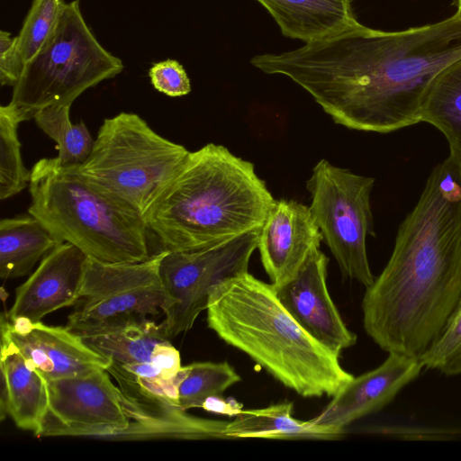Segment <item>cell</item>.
Here are the masks:
<instances>
[{"label":"cell","instance_id":"obj_1","mask_svg":"<svg viewBox=\"0 0 461 461\" xmlns=\"http://www.w3.org/2000/svg\"><path fill=\"white\" fill-rule=\"evenodd\" d=\"M461 59V16L400 32L358 22L303 46L256 55L251 64L304 89L337 124L389 133L420 121L425 94Z\"/></svg>","mask_w":461,"mask_h":461},{"label":"cell","instance_id":"obj_2","mask_svg":"<svg viewBox=\"0 0 461 461\" xmlns=\"http://www.w3.org/2000/svg\"><path fill=\"white\" fill-rule=\"evenodd\" d=\"M461 297V156L429 174L400 224L391 257L362 301L366 334L384 351L420 359Z\"/></svg>","mask_w":461,"mask_h":461},{"label":"cell","instance_id":"obj_3","mask_svg":"<svg viewBox=\"0 0 461 461\" xmlns=\"http://www.w3.org/2000/svg\"><path fill=\"white\" fill-rule=\"evenodd\" d=\"M275 201L251 162L208 143L189 152L144 220L160 251L196 250L260 230Z\"/></svg>","mask_w":461,"mask_h":461},{"label":"cell","instance_id":"obj_4","mask_svg":"<svg viewBox=\"0 0 461 461\" xmlns=\"http://www.w3.org/2000/svg\"><path fill=\"white\" fill-rule=\"evenodd\" d=\"M206 312L221 339L303 397H333L354 377L293 318L273 285L249 272L218 284Z\"/></svg>","mask_w":461,"mask_h":461},{"label":"cell","instance_id":"obj_5","mask_svg":"<svg viewBox=\"0 0 461 461\" xmlns=\"http://www.w3.org/2000/svg\"><path fill=\"white\" fill-rule=\"evenodd\" d=\"M28 212L59 241L106 263L139 262L152 253L144 217L56 158L31 169Z\"/></svg>","mask_w":461,"mask_h":461},{"label":"cell","instance_id":"obj_6","mask_svg":"<svg viewBox=\"0 0 461 461\" xmlns=\"http://www.w3.org/2000/svg\"><path fill=\"white\" fill-rule=\"evenodd\" d=\"M189 150L156 132L140 115L104 120L81 174L143 217L185 162Z\"/></svg>","mask_w":461,"mask_h":461},{"label":"cell","instance_id":"obj_7","mask_svg":"<svg viewBox=\"0 0 461 461\" xmlns=\"http://www.w3.org/2000/svg\"><path fill=\"white\" fill-rule=\"evenodd\" d=\"M122 70V61L97 41L74 0L67 3L41 50L24 64L10 104L21 122L29 121L45 107L71 105L86 90Z\"/></svg>","mask_w":461,"mask_h":461},{"label":"cell","instance_id":"obj_8","mask_svg":"<svg viewBox=\"0 0 461 461\" xmlns=\"http://www.w3.org/2000/svg\"><path fill=\"white\" fill-rule=\"evenodd\" d=\"M107 372L123 397L130 424L121 438H224L227 421L190 415L178 401V386L186 374L178 350L158 345L150 361L121 364L111 361Z\"/></svg>","mask_w":461,"mask_h":461},{"label":"cell","instance_id":"obj_9","mask_svg":"<svg viewBox=\"0 0 461 461\" xmlns=\"http://www.w3.org/2000/svg\"><path fill=\"white\" fill-rule=\"evenodd\" d=\"M375 178L321 159L306 182L312 218L342 274L366 288L375 277L366 252L367 236H375L371 193Z\"/></svg>","mask_w":461,"mask_h":461},{"label":"cell","instance_id":"obj_10","mask_svg":"<svg viewBox=\"0 0 461 461\" xmlns=\"http://www.w3.org/2000/svg\"><path fill=\"white\" fill-rule=\"evenodd\" d=\"M166 251L139 262L86 258L79 296L66 327L72 332L163 312L167 298L159 266Z\"/></svg>","mask_w":461,"mask_h":461},{"label":"cell","instance_id":"obj_11","mask_svg":"<svg viewBox=\"0 0 461 461\" xmlns=\"http://www.w3.org/2000/svg\"><path fill=\"white\" fill-rule=\"evenodd\" d=\"M259 230L206 249L166 251L159 275L167 298L163 323L169 339L193 327L218 284L249 272Z\"/></svg>","mask_w":461,"mask_h":461},{"label":"cell","instance_id":"obj_12","mask_svg":"<svg viewBox=\"0 0 461 461\" xmlns=\"http://www.w3.org/2000/svg\"><path fill=\"white\" fill-rule=\"evenodd\" d=\"M47 383L49 411L36 437L109 438L129 427L122 394L106 369Z\"/></svg>","mask_w":461,"mask_h":461},{"label":"cell","instance_id":"obj_13","mask_svg":"<svg viewBox=\"0 0 461 461\" xmlns=\"http://www.w3.org/2000/svg\"><path fill=\"white\" fill-rule=\"evenodd\" d=\"M329 258L312 251L297 273L275 287L276 295L293 318L317 341L334 354L354 346L357 336L345 325L327 287Z\"/></svg>","mask_w":461,"mask_h":461},{"label":"cell","instance_id":"obj_14","mask_svg":"<svg viewBox=\"0 0 461 461\" xmlns=\"http://www.w3.org/2000/svg\"><path fill=\"white\" fill-rule=\"evenodd\" d=\"M1 332L34 366L47 382L107 369L111 360L95 352L65 327L25 318L1 317Z\"/></svg>","mask_w":461,"mask_h":461},{"label":"cell","instance_id":"obj_15","mask_svg":"<svg viewBox=\"0 0 461 461\" xmlns=\"http://www.w3.org/2000/svg\"><path fill=\"white\" fill-rule=\"evenodd\" d=\"M322 240L310 207L294 200H276L257 248L271 284L277 287L290 280Z\"/></svg>","mask_w":461,"mask_h":461},{"label":"cell","instance_id":"obj_16","mask_svg":"<svg viewBox=\"0 0 461 461\" xmlns=\"http://www.w3.org/2000/svg\"><path fill=\"white\" fill-rule=\"evenodd\" d=\"M423 366L420 359L390 352L375 369L353 377L311 420L318 425L345 429L351 422L379 411L407 384Z\"/></svg>","mask_w":461,"mask_h":461},{"label":"cell","instance_id":"obj_17","mask_svg":"<svg viewBox=\"0 0 461 461\" xmlns=\"http://www.w3.org/2000/svg\"><path fill=\"white\" fill-rule=\"evenodd\" d=\"M87 256L76 246L62 242L41 261L36 270L15 290L6 315L41 321L46 315L77 303Z\"/></svg>","mask_w":461,"mask_h":461},{"label":"cell","instance_id":"obj_18","mask_svg":"<svg viewBox=\"0 0 461 461\" xmlns=\"http://www.w3.org/2000/svg\"><path fill=\"white\" fill-rule=\"evenodd\" d=\"M0 418L34 435L49 411L48 383L34 366L1 332Z\"/></svg>","mask_w":461,"mask_h":461},{"label":"cell","instance_id":"obj_19","mask_svg":"<svg viewBox=\"0 0 461 461\" xmlns=\"http://www.w3.org/2000/svg\"><path fill=\"white\" fill-rule=\"evenodd\" d=\"M278 24L282 34L307 43L357 22L351 0H257Z\"/></svg>","mask_w":461,"mask_h":461},{"label":"cell","instance_id":"obj_20","mask_svg":"<svg viewBox=\"0 0 461 461\" xmlns=\"http://www.w3.org/2000/svg\"><path fill=\"white\" fill-rule=\"evenodd\" d=\"M76 334L95 352L121 364L150 361L156 348L169 341L164 323L148 318L113 322Z\"/></svg>","mask_w":461,"mask_h":461},{"label":"cell","instance_id":"obj_21","mask_svg":"<svg viewBox=\"0 0 461 461\" xmlns=\"http://www.w3.org/2000/svg\"><path fill=\"white\" fill-rule=\"evenodd\" d=\"M293 403L284 402L266 408L240 409L225 429L227 439H336L345 429L322 426L293 417Z\"/></svg>","mask_w":461,"mask_h":461},{"label":"cell","instance_id":"obj_22","mask_svg":"<svg viewBox=\"0 0 461 461\" xmlns=\"http://www.w3.org/2000/svg\"><path fill=\"white\" fill-rule=\"evenodd\" d=\"M59 241L33 215H21L0 221V276L18 278L31 273Z\"/></svg>","mask_w":461,"mask_h":461},{"label":"cell","instance_id":"obj_23","mask_svg":"<svg viewBox=\"0 0 461 461\" xmlns=\"http://www.w3.org/2000/svg\"><path fill=\"white\" fill-rule=\"evenodd\" d=\"M420 121L445 136L450 154L461 156V59L445 68L429 85Z\"/></svg>","mask_w":461,"mask_h":461},{"label":"cell","instance_id":"obj_24","mask_svg":"<svg viewBox=\"0 0 461 461\" xmlns=\"http://www.w3.org/2000/svg\"><path fill=\"white\" fill-rule=\"evenodd\" d=\"M71 105H51L38 111L37 126L57 143L58 160L65 167H79L90 156L95 140L83 121L72 123Z\"/></svg>","mask_w":461,"mask_h":461},{"label":"cell","instance_id":"obj_25","mask_svg":"<svg viewBox=\"0 0 461 461\" xmlns=\"http://www.w3.org/2000/svg\"><path fill=\"white\" fill-rule=\"evenodd\" d=\"M186 366V374L178 386L179 404L185 411L202 408L208 399L221 397L230 386L241 380L226 361L194 362Z\"/></svg>","mask_w":461,"mask_h":461},{"label":"cell","instance_id":"obj_26","mask_svg":"<svg viewBox=\"0 0 461 461\" xmlns=\"http://www.w3.org/2000/svg\"><path fill=\"white\" fill-rule=\"evenodd\" d=\"M19 120L9 103L0 106V199L5 200L22 192L30 184L31 170L23 161L18 139Z\"/></svg>","mask_w":461,"mask_h":461},{"label":"cell","instance_id":"obj_27","mask_svg":"<svg viewBox=\"0 0 461 461\" xmlns=\"http://www.w3.org/2000/svg\"><path fill=\"white\" fill-rule=\"evenodd\" d=\"M66 5L63 0H32L23 26L15 36L23 64L32 59L50 39Z\"/></svg>","mask_w":461,"mask_h":461},{"label":"cell","instance_id":"obj_28","mask_svg":"<svg viewBox=\"0 0 461 461\" xmlns=\"http://www.w3.org/2000/svg\"><path fill=\"white\" fill-rule=\"evenodd\" d=\"M423 368L461 375V297L442 332L420 357Z\"/></svg>","mask_w":461,"mask_h":461},{"label":"cell","instance_id":"obj_29","mask_svg":"<svg viewBox=\"0 0 461 461\" xmlns=\"http://www.w3.org/2000/svg\"><path fill=\"white\" fill-rule=\"evenodd\" d=\"M149 77L154 88L167 96L179 97L191 92L190 79L184 67L175 59L153 64Z\"/></svg>","mask_w":461,"mask_h":461},{"label":"cell","instance_id":"obj_30","mask_svg":"<svg viewBox=\"0 0 461 461\" xmlns=\"http://www.w3.org/2000/svg\"><path fill=\"white\" fill-rule=\"evenodd\" d=\"M24 64L18 52L16 37L0 31V83L1 86H14L20 79Z\"/></svg>","mask_w":461,"mask_h":461},{"label":"cell","instance_id":"obj_31","mask_svg":"<svg viewBox=\"0 0 461 461\" xmlns=\"http://www.w3.org/2000/svg\"><path fill=\"white\" fill-rule=\"evenodd\" d=\"M457 2V9L456 14L461 16V0H456Z\"/></svg>","mask_w":461,"mask_h":461}]
</instances>
